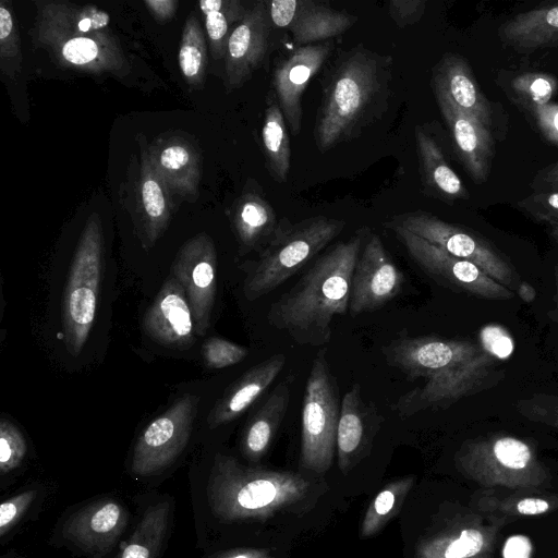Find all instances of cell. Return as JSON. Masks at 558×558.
I'll use <instances>...</instances> for the list:
<instances>
[{
	"label": "cell",
	"instance_id": "cell-1",
	"mask_svg": "<svg viewBox=\"0 0 558 558\" xmlns=\"http://www.w3.org/2000/svg\"><path fill=\"white\" fill-rule=\"evenodd\" d=\"M199 490L201 510L211 523L242 526L303 513L324 488L300 474L244 465L217 452Z\"/></svg>",
	"mask_w": 558,
	"mask_h": 558
},
{
	"label": "cell",
	"instance_id": "cell-2",
	"mask_svg": "<svg viewBox=\"0 0 558 558\" xmlns=\"http://www.w3.org/2000/svg\"><path fill=\"white\" fill-rule=\"evenodd\" d=\"M364 240V231L359 230L316 258L295 284L270 304L269 325L300 345L328 344L333 318L349 311L352 275Z\"/></svg>",
	"mask_w": 558,
	"mask_h": 558
},
{
	"label": "cell",
	"instance_id": "cell-3",
	"mask_svg": "<svg viewBox=\"0 0 558 558\" xmlns=\"http://www.w3.org/2000/svg\"><path fill=\"white\" fill-rule=\"evenodd\" d=\"M391 63L390 57L360 44L344 51L329 68L314 126L319 151L355 138L385 112Z\"/></svg>",
	"mask_w": 558,
	"mask_h": 558
},
{
	"label": "cell",
	"instance_id": "cell-4",
	"mask_svg": "<svg viewBox=\"0 0 558 558\" xmlns=\"http://www.w3.org/2000/svg\"><path fill=\"white\" fill-rule=\"evenodd\" d=\"M31 38L34 47L45 49L59 68L97 75L109 73L120 78L131 72L110 21L101 14L36 16Z\"/></svg>",
	"mask_w": 558,
	"mask_h": 558
},
{
	"label": "cell",
	"instance_id": "cell-5",
	"mask_svg": "<svg viewBox=\"0 0 558 558\" xmlns=\"http://www.w3.org/2000/svg\"><path fill=\"white\" fill-rule=\"evenodd\" d=\"M344 227L345 221L326 216L296 222L287 218L280 220L258 257L246 266L243 282L246 300H258L280 287L335 240Z\"/></svg>",
	"mask_w": 558,
	"mask_h": 558
},
{
	"label": "cell",
	"instance_id": "cell-6",
	"mask_svg": "<svg viewBox=\"0 0 558 558\" xmlns=\"http://www.w3.org/2000/svg\"><path fill=\"white\" fill-rule=\"evenodd\" d=\"M457 469L484 488H536L550 481L533 445L515 436L496 434L466 440L454 454Z\"/></svg>",
	"mask_w": 558,
	"mask_h": 558
},
{
	"label": "cell",
	"instance_id": "cell-7",
	"mask_svg": "<svg viewBox=\"0 0 558 558\" xmlns=\"http://www.w3.org/2000/svg\"><path fill=\"white\" fill-rule=\"evenodd\" d=\"M102 269V226L99 215L93 213L75 247L64 289V342L73 356L81 353L93 328Z\"/></svg>",
	"mask_w": 558,
	"mask_h": 558
},
{
	"label": "cell",
	"instance_id": "cell-8",
	"mask_svg": "<svg viewBox=\"0 0 558 558\" xmlns=\"http://www.w3.org/2000/svg\"><path fill=\"white\" fill-rule=\"evenodd\" d=\"M341 399L326 354L320 349L306 378L301 416L300 464L323 474L329 470L336 451Z\"/></svg>",
	"mask_w": 558,
	"mask_h": 558
},
{
	"label": "cell",
	"instance_id": "cell-9",
	"mask_svg": "<svg viewBox=\"0 0 558 558\" xmlns=\"http://www.w3.org/2000/svg\"><path fill=\"white\" fill-rule=\"evenodd\" d=\"M131 519L124 501L112 494L68 508L52 531L50 543L85 558H110Z\"/></svg>",
	"mask_w": 558,
	"mask_h": 558
},
{
	"label": "cell",
	"instance_id": "cell-10",
	"mask_svg": "<svg viewBox=\"0 0 558 558\" xmlns=\"http://www.w3.org/2000/svg\"><path fill=\"white\" fill-rule=\"evenodd\" d=\"M386 226L403 228L446 253L476 265L514 293L521 282L512 266L488 242L437 216L411 211L393 217Z\"/></svg>",
	"mask_w": 558,
	"mask_h": 558
},
{
	"label": "cell",
	"instance_id": "cell-11",
	"mask_svg": "<svg viewBox=\"0 0 558 558\" xmlns=\"http://www.w3.org/2000/svg\"><path fill=\"white\" fill-rule=\"evenodd\" d=\"M199 398L186 393L153 420L138 436L130 471L137 477H151L168 470L189 444Z\"/></svg>",
	"mask_w": 558,
	"mask_h": 558
},
{
	"label": "cell",
	"instance_id": "cell-12",
	"mask_svg": "<svg viewBox=\"0 0 558 558\" xmlns=\"http://www.w3.org/2000/svg\"><path fill=\"white\" fill-rule=\"evenodd\" d=\"M387 228L397 234L411 258L434 280L482 299L507 301L514 296L513 291L476 265L446 253L403 228Z\"/></svg>",
	"mask_w": 558,
	"mask_h": 558
},
{
	"label": "cell",
	"instance_id": "cell-13",
	"mask_svg": "<svg viewBox=\"0 0 558 558\" xmlns=\"http://www.w3.org/2000/svg\"><path fill=\"white\" fill-rule=\"evenodd\" d=\"M496 360L481 351L463 364L438 375L421 386L403 393L393 404L400 417H409L428 409H442L471 396L500 379L494 368Z\"/></svg>",
	"mask_w": 558,
	"mask_h": 558
},
{
	"label": "cell",
	"instance_id": "cell-14",
	"mask_svg": "<svg viewBox=\"0 0 558 558\" xmlns=\"http://www.w3.org/2000/svg\"><path fill=\"white\" fill-rule=\"evenodd\" d=\"M482 351L468 340L446 339L438 336H401L383 348L387 365L399 369L409 379L429 380L464 362Z\"/></svg>",
	"mask_w": 558,
	"mask_h": 558
},
{
	"label": "cell",
	"instance_id": "cell-15",
	"mask_svg": "<svg viewBox=\"0 0 558 558\" xmlns=\"http://www.w3.org/2000/svg\"><path fill=\"white\" fill-rule=\"evenodd\" d=\"M171 276L186 293L196 336H205L217 290V252L213 239L202 232L187 240L174 257Z\"/></svg>",
	"mask_w": 558,
	"mask_h": 558
},
{
	"label": "cell",
	"instance_id": "cell-16",
	"mask_svg": "<svg viewBox=\"0 0 558 558\" xmlns=\"http://www.w3.org/2000/svg\"><path fill=\"white\" fill-rule=\"evenodd\" d=\"M403 283V272L380 238L369 234L364 240L352 275L350 315L359 316L381 308L401 292Z\"/></svg>",
	"mask_w": 558,
	"mask_h": 558
},
{
	"label": "cell",
	"instance_id": "cell-17",
	"mask_svg": "<svg viewBox=\"0 0 558 558\" xmlns=\"http://www.w3.org/2000/svg\"><path fill=\"white\" fill-rule=\"evenodd\" d=\"M267 7L271 24L290 32L298 47L337 37L357 20V16L333 10L326 2L312 0H272Z\"/></svg>",
	"mask_w": 558,
	"mask_h": 558
},
{
	"label": "cell",
	"instance_id": "cell-18",
	"mask_svg": "<svg viewBox=\"0 0 558 558\" xmlns=\"http://www.w3.org/2000/svg\"><path fill=\"white\" fill-rule=\"evenodd\" d=\"M332 50L330 41L296 47L272 71V92L289 131L298 135L302 128V96Z\"/></svg>",
	"mask_w": 558,
	"mask_h": 558
},
{
	"label": "cell",
	"instance_id": "cell-19",
	"mask_svg": "<svg viewBox=\"0 0 558 558\" xmlns=\"http://www.w3.org/2000/svg\"><path fill=\"white\" fill-rule=\"evenodd\" d=\"M271 25L267 2L258 1L233 28L225 57V86L228 92L241 87L263 63Z\"/></svg>",
	"mask_w": 558,
	"mask_h": 558
},
{
	"label": "cell",
	"instance_id": "cell-20",
	"mask_svg": "<svg viewBox=\"0 0 558 558\" xmlns=\"http://www.w3.org/2000/svg\"><path fill=\"white\" fill-rule=\"evenodd\" d=\"M143 327L155 342L178 350L191 348L195 341V325L186 293L170 276L147 308Z\"/></svg>",
	"mask_w": 558,
	"mask_h": 558
},
{
	"label": "cell",
	"instance_id": "cell-21",
	"mask_svg": "<svg viewBox=\"0 0 558 558\" xmlns=\"http://www.w3.org/2000/svg\"><path fill=\"white\" fill-rule=\"evenodd\" d=\"M141 140L140 172L134 189L133 220L144 248L159 240L169 226L172 211L171 191L154 168L145 137Z\"/></svg>",
	"mask_w": 558,
	"mask_h": 558
},
{
	"label": "cell",
	"instance_id": "cell-22",
	"mask_svg": "<svg viewBox=\"0 0 558 558\" xmlns=\"http://www.w3.org/2000/svg\"><path fill=\"white\" fill-rule=\"evenodd\" d=\"M433 89L465 170L476 183H484L495 154L490 130L459 110L440 89Z\"/></svg>",
	"mask_w": 558,
	"mask_h": 558
},
{
	"label": "cell",
	"instance_id": "cell-23",
	"mask_svg": "<svg viewBox=\"0 0 558 558\" xmlns=\"http://www.w3.org/2000/svg\"><path fill=\"white\" fill-rule=\"evenodd\" d=\"M149 159L171 193L195 202L199 195L202 157L181 135H161L148 146Z\"/></svg>",
	"mask_w": 558,
	"mask_h": 558
},
{
	"label": "cell",
	"instance_id": "cell-24",
	"mask_svg": "<svg viewBox=\"0 0 558 558\" xmlns=\"http://www.w3.org/2000/svg\"><path fill=\"white\" fill-rule=\"evenodd\" d=\"M384 417L373 402L366 401L360 384H354L341 398L336 450L342 471L369 445Z\"/></svg>",
	"mask_w": 558,
	"mask_h": 558
},
{
	"label": "cell",
	"instance_id": "cell-25",
	"mask_svg": "<svg viewBox=\"0 0 558 558\" xmlns=\"http://www.w3.org/2000/svg\"><path fill=\"white\" fill-rule=\"evenodd\" d=\"M286 363V354L275 353L242 374L214 404L207 416L209 428H217L241 416L267 391Z\"/></svg>",
	"mask_w": 558,
	"mask_h": 558
},
{
	"label": "cell",
	"instance_id": "cell-26",
	"mask_svg": "<svg viewBox=\"0 0 558 558\" xmlns=\"http://www.w3.org/2000/svg\"><path fill=\"white\" fill-rule=\"evenodd\" d=\"M433 87L440 89L465 114L490 130L493 107L482 92L469 62L457 53H447L433 70Z\"/></svg>",
	"mask_w": 558,
	"mask_h": 558
},
{
	"label": "cell",
	"instance_id": "cell-27",
	"mask_svg": "<svg viewBox=\"0 0 558 558\" xmlns=\"http://www.w3.org/2000/svg\"><path fill=\"white\" fill-rule=\"evenodd\" d=\"M505 519H489V523L474 517L426 539L417 549L444 558H492Z\"/></svg>",
	"mask_w": 558,
	"mask_h": 558
},
{
	"label": "cell",
	"instance_id": "cell-28",
	"mask_svg": "<svg viewBox=\"0 0 558 558\" xmlns=\"http://www.w3.org/2000/svg\"><path fill=\"white\" fill-rule=\"evenodd\" d=\"M174 502L162 496L148 504L112 558H160L171 534Z\"/></svg>",
	"mask_w": 558,
	"mask_h": 558
},
{
	"label": "cell",
	"instance_id": "cell-29",
	"mask_svg": "<svg viewBox=\"0 0 558 558\" xmlns=\"http://www.w3.org/2000/svg\"><path fill=\"white\" fill-rule=\"evenodd\" d=\"M498 36L504 46L521 53L558 46V2L513 15L500 25Z\"/></svg>",
	"mask_w": 558,
	"mask_h": 558
},
{
	"label": "cell",
	"instance_id": "cell-30",
	"mask_svg": "<svg viewBox=\"0 0 558 558\" xmlns=\"http://www.w3.org/2000/svg\"><path fill=\"white\" fill-rule=\"evenodd\" d=\"M293 376L288 375L267 396L246 422L241 438V451L251 460H259L268 450L281 425L291 398Z\"/></svg>",
	"mask_w": 558,
	"mask_h": 558
},
{
	"label": "cell",
	"instance_id": "cell-31",
	"mask_svg": "<svg viewBox=\"0 0 558 558\" xmlns=\"http://www.w3.org/2000/svg\"><path fill=\"white\" fill-rule=\"evenodd\" d=\"M230 219L241 251H262L274 235L277 215L262 192L244 191L233 203Z\"/></svg>",
	"mask_w": 558,
	"mask_h": 558
},
{
	"label": "cell",
	"instance_id": "cell-32",
	"mask_svg": "<svg viewBox=\"0 0 558 558\" xmlns=\"http://www.w3.org/2000/svg\"><path fill=\"white\" fill-rule=\"evenodd\" d=\"M476 508L488 519L511 522L558 510V495L536 488H484L476 498Z\"/></svg>",
	"mask_w": 558,
	"mask_h": 558
},
{
	"label": "cell",
	"instance_id": "cell-33",
	"mask_svg": "<svg viewBox=\"0 0 558 558\" xmlns=\"http://www.w3.org/2000/svg\"><path fill=\"white\" fill-rule=\"evenodd\" d=\"M422 180L437 196L447 201L468 199L463 182L447 162L441 148L420 128L415 131Z\"/></svg>",
	"mask_w": 558,
	"mask_h": 558
},
{
	"label": "cell",
	"instance_id": "cell-34",
	"mask_svg": "<svg viewBox=\"0 0 558 558\" xmlns=\"http://www.w3.org/2000/svg\"><path fill=\"white\" fill-rule=\"evenodd\" d=\"M262 143L270 175L277 182L284 183L291 165V147L287 122L272 89L266 97Z\"/></svg>",
	"mask_w": 558,
	"mask_h": 558
},
{
	"label": "cell",
	"instance_id": "cell-35",
	"mask_svg": "<svg viewBox=\"0 0 558 558\" xmlns=\"http://www.w3.org/2000/svg\"><path fill=\"white\" fill-rule=\"evenodd\" d=\"M197 5L204 15L211 57L216 61L225 59L229 37L250 8L240 0H201Z\"/></svg>",
	"mask_w": 558,
	"mask_h": 558
},
{
	"label": "cell",
	"instance_id": "cell-36",
	"mask_svg": "<svg viewBox=\"0 0 558 558\" xmlns=\"http://www.w3.org/2000/svg\"><path fill=\"white\" fill-rule=\"evenodd\" d=\"M178 63L186 84L191 88L202 87L208 64V53L206 33L195 12H191L184 23Z\"/></svg>",
	"mask_w": 558,
	"mask_h": 558
},
{
	"label": "cell",
	"instance_id": "cell-37",
	"mask_svg": "<svg viewBox=\"0 0 558 558\" xmlns=\"http://www.w3.org/2000/svg\"><path fill=\"white\" fill-rule=\"evenodd\" d=\"M413 476L393 481L381 489L369 504L361 525V536L367 537L378 532L401 507L408 492L414 484Z\"/></svg>",
	"mask_w": 558,
	"mask_h": 558
},
{
	"label": "cell",
	"instance_id": "cell-38",
	"mask_svg": "<svg viewBox=\"0 0 558 558\" xmlns=\"http://www.w3.org/2000/svg\"><path fill=\"white\" fill-rule=\"evenodd\" d=\"M23 54L17 20L11 1H0V70L14 78L22 70Z\"/></svg>",
	"mask_w": 558,
	"mask_h": 558
},
{
	"label": "cell",
	"instance_id": "cell-39",
	"mask_svg": "<svg viewBox=\"0 0 558 558\" xmlns=\"http://www.w3.org/2000/svg\"><path fill=\"white\" fill-rule=\"evenodd\" d=\"M510 88L518 101L530 110L550 102L558 90V80L543 72H524L512 78Z\"/></svg>",
	"mask_w": 558,
	"mask_h": 558
},
{
	"label": "cell",
	"instance_id": "cell-40",
	"mask_svg": "<svg viewBox=\"0 0 558 558\" xmlns=\"http://www.w3.org/2000/svg\"><path fill=\"white\" fill-rule=\"evenodd\" d=\"M41 489L40 486L34 485L20 490L1 502L0 538L2 543L34 507L36 500L40 497Z\"/></svg>",
	"mask_w": 558,
	"mask_h": 558
},
{
	"label": "cell",
	"instance_id": "cell-41",
	"mask_svg": "<svg viewBox=\"0 0 558 558\" xmlns=\"http://www.w3.org/2000/svg\"><path fill=\"white\" fill-rule=\"evenodd\" d=\"M27 442L10 421H0V471L2 475L16 471L25 461Z\"/></svg>",
	"mask_w": 558,
	"mask_h": 558
},
{
	"label": "cell",
	"instance_id": "cell-42",
	"mask_svg": "<svg viewBox=\"0 0 558 558\" xmlns=\"http://www.w3.org/2000/svg\"><path fill=\"white\" fill-rule=\"evenodd\" d=\"M202 351L205 364L211 369L235 365L248 355L247 348L218 337L206 339Z\"/></svg>",
	"mask_w": 558,
	"mask_h": 558
},
{
	"label": "cell",
	"instance_id": "cell-43",
	"mask_svg": "<svg viewBox=\"0 0 558 558\" xmlns=\"http://www.w3.org/2000/svg\"><path fill=\"white\" fill-rule=\"evenodd\" d=\"M518 412L529 421L558 428V397L536 393L515 403Z\"/></svg>",
	"mask_w": 558,
	"mask_h": 558
},
{
	"label": "cell",
	"instance_id": "cell-44",
	"mask_svg": "<svg viewBox=\"0 0 558 558\" xmlns=\"http://www.w3.org/2000/svg\"><path fill=\"white\" fill-rule=\"evenodd\" d=\"M517 205L537 220L558 222V190L535 192Z\"/></svg>",
	"mask_w": 558,
	"mask_h": 558
},
{
	"label": "cell",
	"instance_id": "cell-45",
	"mask_svg": "<svg viewBox=\"0 0 558 558\" xmlns=\"http://www.w3.org/2000/svg\"><path fill=\"white\" fill-rule=\"evenodd\" d=\"M480 347L495 360L508 359L514 349L510 333L499 325H487L480 332Z\"/></svg>",
	"mask_w": 558,
	"mask_h": 558
},
{
	"label": "cell",
	"instance_id": "cell-46",
	"mask_svg": "<svg viewBox=\"0 0 558 558\" xmlns=\"http://www.w3.org/2000/svg\"><path fill=\"white\" fill-rule=\"evenodd\" d=\"M425 0H391L388 12L398 27L416 24L424 15Z\"/></svg>",
	"mask_w": 558,
	"mask_h": 558
},
{
	"label": "cell",
	"instance_id": "cell-47",
	"mask_svg": "<svg viewBox=\"0 0 558 558\" xmlns=\"http://www.w3.org/2000/svg\"><path fill=\"white\" fill-rule=\"evenodd\" d=\"M541 134L558 146V104L548 102L530 109Z\"/></svg>",
	"mask_w": 558,
	"mask_h": 558
},
{
	"label": "cell",
	"instance_id": "cell-48",
	"mask_svg": "<svg viewBox=\"0 0 558 558\" xmlns=\"http://www.w3.org/2000/svg\"><path fill=\"white\" fill-rule=\"evenodd\" d=\"M143 3L154 20L160 24L172 20L179 7L177 0H144Z\"/></svg>",
	"mask_w": 558,
	"mask_h": 558
},
{
	"label": "cell",
	"instance_id": "cell-49",
	"mask_svg": "<svg viewBox=\"0 0 558 558\" xmlns=\"http://www.w3.org/2000/svg\"><path fill=\"white\" fill-rule=\"evenodd\" d=\"M202 558H275L265 549L239 547L214 551Z\"/></svg>",
	"mask_w": 558,
	"mask_h": 558
},
{
	"label": "cell",
	"instance_id": "cell-50",
	"mask_svg": "<svg viewBox=\"0 0 558 558\" xmlns=\"http://www.w3.org/2000/svg\"><path fill=\"white\" fill-rule=\"evenodd\" d=\"M538 184L549 187L550 191L558 190V161L546 168L538 174Z\"/></svg>",
	"mask_w": 558,
	"mask_h": 558
},
{
	"label": "cell",
	"instance_id": "cell-51",
	"mask_svg": "<svg viewBox=\"0 0 558 558\" xmlns=\"http://www.w3.org/2000/svg\"><path fill=\"white\" fill-rule=\"evenodd\" d=\"M515 293L519 295V298L526 302L531 303L535 300L536 296V290L532 284H530L526 281H521L519 286L517 287Z\"/></svg>",
	"mask_w": 558,
	"mask_h": 558
},
{
	"label": "cell",
	"instance_id": "cell-52",
	"mask_svg": "<svg viewBox=\"0 0 558 558\" xmlns=\"http://www.w3.org/2000/svg\"><path fill=\"white\" fill-rule=\"evenodd\" d=\"M416 558H444V557L417 551Z\"/></svg>",
	"mask_w": 558,
	"mask_h": 558
},
{
	"label": "cell",
	"instance_id": "cell-53",
	"mask_svg": "<svg viewBox=\"0 0 558 558\" xmlns=\"http://www.w3.org/2000/svg\"><path fill=\"white\" fill-rule=\"evenodd\" d=\"M555 286H556V296L558 300V266L555 267Z\"/></svg>",
	"mask_w": 558,
	"mask_h": 558
},
{
	"label": "cell",
	"instance_id": "cell-54",
	"mask_svg": "<svg viewBox=\"0 0 558 558\" xmlns=\"http://www.w3.org/2000/svg\"><path fill=\"white\" fill-rule=\"evenodd\" d=\"M553 234L558 239V222H550Z\"/></svg>",
	"mask_w": 558,
	"mask_h": 558
}]
</instances>
